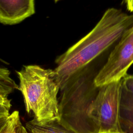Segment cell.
<instances>
[{
  "mask_svg": "<svg viewBox=\"0 0 133 133\" xmlns=\"http://www.w3.org/2000/svg\"><path fill=\"white\" fill-rule=\"evenodd\" d=\"M133 26V14L110 8L95 26L84 37L58 56L54 77L62 89L67 82L100 56L117 43L124 33Z\"/></svg>",
  "mask_w": 133,
  "mask_h": 133,
  "instance_id": "1",
  "label": "cell"
},
{
  "mask_svg": "<svg viewBox=\"0 0 133 133\" xmlns=\"http://www.w3.org/2000/svg\"><path fill=\"white\" fill-rule=\"evenodd\" d=\"M109 52L91 62L60 90L59 122L76 133H95L88 114L99 88L95 85V79L106 62Z\"/></svg>",
  "mask_w": 133,
  "mask_h": 133,
  "instance_id": "2",
  "label": "cell"
},
{
  "mask_svg": "<svg viewBox=\"0 0 133 133\" xmlns=\"http://www.w3.org/2000/svg\"><path fill=\"white\" fill-rule=\"evenodd\" d=\"M19 80L18 90L22 95L25 111L34 114L33 119L40 123L59 120V88L53 70L37 65H23L16 72Z\"/></svg>",
  "mask_w": 133,
  "mask_h": 133,
  "instance_id": "3",
  "label": "cell"
},
{
  "mask_svg": "<svg viewBox=\"0 0 133 133\" xmlns=\"http://www.w3.org/2000/svg\"><path fill=\"white\" fill-rule=\"evenodd\" d=\"M121 81L101 86L88 117L95 133H123L119 124Z\"/></svg>",
  "mask_w": 133,
  "mask_h": 133,
  "instance_id": "4",
  "label": "cell"
},
{
  "mask_svg": "<svg viewBox=\"0 0 133 133\" xmlns=\"http://www.w3.org/2000/svg\"><path fill=\"white\" fill-rule=\"evenodd\" d=\"M132 64L133 26L124 33L110 51L95 79V85L100 87L121 81Z\"/></svg>",
  "mask_w": 133,
  "mask_h": 133,
  "instance_id": "5",
  "label": "cell"
},
{
  "mask_svg": "<svg viewBox=\"0 0 133 133\" xmlns=\"http://www.w3.org/2000/svg\"><path fill=\"white\" fill-rule=\"evenodd\" d=\"M35 13L34 0H0V23H19Z\"/></svg>",
  "mask_w": 133,
  "mask_h": 133,
  "instance_id": "6",
  "label": "cell"
},
{
  "mask_svg": "<svg viewBox=\"0 0 133 133\" xmlns=\"http://www.w3.org/2000/svg\"><path fill=\"white\" fill-rule=\"evenodd\" d=\"M119 124L123 133H133V95L121 85Z\"/></svg>",
  "mask_w": 133,
  "mask_h": 133,
  "instance_id": "7",
  "label": "cell"
},
{
  "mask_svg": "<svg viewBox=\"0 0 133 133\" xmlns=\"http://www.w3.org/2000/svg\"><path fill=\"white\" fill-rule=\"evenodd\" d=\"M25 127L30 133H76L65 128L58 120L40 123L32 119L26 123Z\"/></svg>",
  "mask_w": 133,
  "mask_h": 133,
  "instance_id": "8",
  "label": "cell"
},
{
  "mask_svg": "<svg viewBox=\"0 0 133 133\" xmlns=\"http://www.w3.org/2000/svg\"><path fill=\"white\" fill-rule=\"evenodd\" d=\"M12 114V120L8 133H29L21 123L19 112L15 111Z\"/></svg>",
  "mask_w": 133,
  "mask_h": 133,
  "instance_id": "9",
  "label": "cell"
},
{
  "mask_svg": "<svg viewBox=\"0 0 133 133\" xmlns=\"http://www.w3.org/2000/svg\"><path fill=\"white\" fill-rule=\"evenodd\" d=\"M122 88L133 95V75H125L121 79Z\"/></svg>",
  "mask_w": 133,
  "mask_h": 133,
  "instance_id": "10",
  "label": "cell"
},
{
  "mask_svg": "<svg viewBox=\"0 0 133 133\" xmlns=\"http://www.w3.org/2000/svg\"><path fill=\"white\" fill-rule=\"evenodd\" d=\"M12 121V115L0 117V133H7Z\"/></svg>",
  "mask_w": 133,
  "mask_h": 133,
  "instance_id": "11",
  "label": "cell"
},
{
  "mask_svg": "<svg viewBox=\"0 0 133 133\" xmlns=\"http://www.w3.org/2000/svg\"><path fill=\"white\" fill-rule=\"evenodd\" d=\"M9 94L4 91L0 90V105L4 106L7 109H10L11 107V101L8 97Z\"/></svg>",
  "mask_w": 133,
  "mask_h": 133,
  "instance_id": "12",
  "label": "cell"
},
{
  "mask_svg": "<svg viewBox=\"0 0 133 133\" xmlns=\"http://www.w3.org/2000/svg\"><path fill=\"white\" fill-rule=\"evenodd\" d=\"M11 88V82L9 78L0 77V90L9 91Z\"/></svg>",
  "mask_w": 133,
  "mask_h": 133,
  "instance_id": "13",
  "label": "cell"
},
{
  "mask_svg": "<svg viewBox=\"0 0 133 133\" xmlns=\"http://www.w3.org/2000/svg\"><path fill=\"white\" fill-rule=\"evenodd\" d=\"M9 109L4 106L0 105V117L9 116Z\"/></svg>",
  "mask_w": 133,
  "mask_h": 133,
  "instance_id": "14",
  "label": "cell"
},
{
  "mask_svg": "<svg viewBox=\"0 0 133 133\" xmlns=\"http://www.w3.org/2000/svg\"><path fill=\"white\" fill-rule=\"evenodd\" d=\"M128 11L133 12V0H123Z\"/></svg>",
  "mask_w": 133,
  "mask_h": 133,
  "instance_id": "15",
  "label": "cell"
},
{
  "mask_svg": "<svg viewBox=\"0 0 133 133\" xmlns=\"http://www.w3.org/2000/svg\"><path fill=\"white\" fill-rule=\"evenodd\" d=\"M11 115H12V113H11ZM11 123H12V121H11ZM10 126H11V125H10ZM10 128H9V130H8V131L7 132V133H8V132H9V129H10Z\"/></svg>",
  "mask_w": 133,
  "mask_h": 133,
  "instance_id": "16",
  "label": "cell"
},
{
  "mask_svg": "<svg viewBox=\"0 0 133 133\" xmlns=\"http://www.w3.org/2000/svg\"><path fill=\"white\" fill-rule=\"evenodd\" d=\"M60 1V0H55V2H57V1Z\"/></svg>",
  "mask_w": 133,
  "mask_h": 133,
  "instance_id": "17",
  "label": "cell"
}]
</instances>
